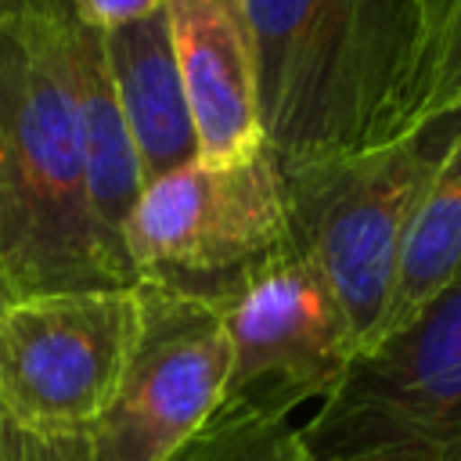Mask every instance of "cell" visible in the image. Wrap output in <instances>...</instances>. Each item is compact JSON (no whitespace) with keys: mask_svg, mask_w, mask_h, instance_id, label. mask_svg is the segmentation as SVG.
Wrapping results in <instances>:
<instances>
[{"mask_svg":"<svg viewBox=\"0 0 461 461\" xmlns=\"http://www.w3.org/2000/svg\"><path fill=\"white\" fill-rule=\"evenodd\" d=\"M72 11V0H0V281L11 295L122 285L86 202Z\"/></svg>","mask_w":461,"mask_h":461,"instance_id":"1","label":"cell"},{"mask_svg":"<svg viewBox=\"0 0 461 461\" xmlns=\"http://www.w3.org/2000/svg\"><path fill=\"white\" fill-rule=\"evenodd\" d=\"M263 144L281 169L382 144L407 126V0H241Z\"/></svg>","mask_w":461,"mask_h":461,"instance_id":"2","label":"cell"},{"mask_svg":"<svg viewBox=\"0 0 461 461\" xmlns=\"http://www.w3.org/2000/svg\"><path fill=\"white\" fill-rule=\"evenodd\" d=\"M457 130L450 112L285 173L292 238L331 285L360 353L378 339L411 216Z\"/></svg>","mask_w":461,"mask_h":461,"instance_id":"3","label":"cell"},{"mask_svg":"<svg viewBox=\"0 0 461 461\" xmlns=\"http://www.w3.org/2000/svg\"><path fill=\"white\" fill-rule=\"evenodd\" d=\"M288 241L285 169L270 148L227 166L191 162L151 180L126 223L137 281L212 306Z\"/></svg>","mask_w":461,"mask_h":461,"instance_id":"4","label":"cell"},{"mask_svg":"<svg viewBox=\"0 0 461 461\" xmlns=\"http://www.w3.org/2000/svg\"><path fill=\"white\" fill-rule=\"evenodd\" d=\"M140 281L0 299V396L58 447H86L140 335Z\"/></svg>","mask_w":461,"mask_h":461,"instance_id":"5","label":"cell"},{"mask_svg":"<svg viewBox=\"0 0 461 461\" xmlns=\"http://www.w3.org/2000/svg\"><path fill=\"white\" fill-rule=\"evenodd\" d=\"M230 371L212 414L288 418L328 400L357 360V339L331 285L295 238L216 303Z\"/></svg>","mask_w":461,"mask_h":461,"instance_id":"6","label":"cell"},{"mask_svg":"<svg viewBox=\"0 0 461 461\" xmlns=\"http://www.w3.org/2000/svg\"><path fill=\"white\" fill-rule=\"evenodd\" d=\"M317 454L443 450L461 443V274L360 353L299 429Z\"/></svg>","mask_w":461,"mask_h":461,"instance_id":"7","label":"cell"},{"mask_svg":"<svg viewBox=\"0 0 461 461\" xmlns=\"http://www.w3.org/2000/svg\"><path fill=\"white\" fill-rule=\"evenodd\" d=\"M140 335L112 407L90 432V461H173L220 407L230 339L212 303L140 281Z\"/></svg>","mask_w":461,"mask_h":461,"instance_id":"8","label":"cell"},{"mask_svg":"<svg viewBox=\"0 0 461 461\" xmlns=\"http://www.w3.org/2000/svg\"><path fill=\"white\" fill-rule=\"evenodd\" d=\"M173 50L198 137V162L227 166L263 144L256 43L241 0H169Z\"/></svg>","mask_w":461,"mask_h":461,"instance_id":"9","label":"cell"},{"mask_svg":"<svg viewBox=\"0 0 461 461\" xmlns=\"http://www.w3.org/2000/svg\"><path fill=\"white\" fill-rule=\"evenodd\" d=\"M68 58H72V83H76V104H79L83 169H86V202H90L94 234L115 281L130 285L137 277L126 259V223L144 191V176H140L137 148L130 140L122 108L115 97L101 32L83 25L76 11L68 25Z\"/></svg>","mask_w":461,"mask_h":461,"instance_id":"10","label":"cell"},{"mask_svg":"<svg viewBox=\"0 0 461 461\" xmlns=\"http://www.w3.org/2000/svg\"><path fill=\"white\" fill-rule=\"evenodd\" d=\"M115 97L137 148L144 187L180 166L198 162V137L173 50L169 11L101 32Z\"/></svg>","mask_w":461,"mask_h":461,"instance_id":"11","label":"cell"},{"mask_svg":"<svg viewBox=\"0 0 461 461\" xmlns=\"http://www.w3.org/2000/svg\"><path fill=\"white\" fill-rule=\"evenodd\" d=\"M457 274H461V130L450 140L447 155L439 158L411 216L378 339L407 324Z\"/></svg>","mask_w":461,"mask_h":461,"instance_id":"12","label":"cell"},{"mask_svg":"<svg viewBox=\"0 0 461 461\" xmlns=\"http://www.w3.org/2000/svg\"><path fill=\"white\" fill-rule=\"evenodd\" d=\"M173 461H461V443L443 450H357L317 454L288 418L212 414Z\"/></svg>","mask_w":461,"mask_h":461,"instance_id":"13","label":"cell"},{"mask_svg":"<svg viewBox=\"0 0 461 461\" xmlns=\"http://www.w3.org/2000/svg\"><path fill=\"white\" fill-rule=\"evenodd\" d=\"M407 126L461 112V0H407Z\"/></svg>","mask_w":461,"mask_h":461,"instance_id":"14","label":"cell"},{"mask_svg":"<svg viewBox=\"0 0 461 461\" xmlns=\"http://www.w3.org/2000/svg\"><path fill=\"white\" fill-rule=\"evenodd\" d=\"M4 295H11V292L0 285V299ZM0 461H90V454H86V447H58V443H47V439L25 432L0 396Z\"/></svg>","mask_w":461,"mask_h":461,"instance_id":"15","label":"cell"},{"mask_svg":"<svg viewBox=\"0 0 461 461\" xmlns=\"http://www.w3.org/2000/svg\"><path fill=\"white\" fill-rule=\"evenodd\" d=\"M169 0H72L76 7V18L97 32H108V29H119V25H130V22H140L155 11H166Z\"/></svg>","mask_w":461,"mask_h":461,"instance_id":"16","label":"cell"},{"mask_svg":"<svg viewBox=\"0 0 461 461\" xmlns=\"http://www.w3.org/2000/svg\"><path fill=\"white\" fill-rule=\"evenodd\" d=\"M0 285H4V281H0Z\"/></svg>","mask_w":461,"mask_h":461,"instance_id":"17","label":"cell"}]
</instances>
